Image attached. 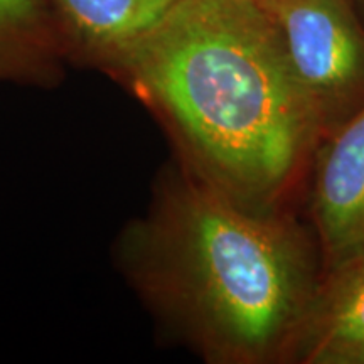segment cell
Listing matches in <instances>:
<instances>
[{"label":"cell","instance_id":"cell-5","mask_svg":"<svg viewBox=\"0 0 364 364\" xmlns=\"http://www.w3.org/2000/svg\"><path fill=\"white\" fill-rule=\"evenodd\" d=\"M287 363L364 364V255L321 279Z\"/></svg>","mask_w":364,"mask_h":364},{"label":"cell","instance_id":"cell-3","mask_svg":"<svg viewBox=\"0 0 364 364\" xmlns=\"http://www.w3.org/2000/svg\"><path fill=\"white\" fill-rule=\"evenodd\" d=\"M282 36L321 142L364 107V27L349 0H258Z\"/></svg>","mask_w":364,"mask_h":364},{"label":"cell","instance_id":"cell-7","mask_svg":"<svg viewBox=\"0 0 364 364\" xmlns=\"http://www.w3.org/2000/svg\"><path fill=\"white\" fill-rule=\"evenodd\" d=\"M66 56L43 0H0V81L51 85Z\"/></svg>","mask_w":364,"mask_h":364},{"label":"cell","instance_id":"cell-2","mask_svg":"<svg viewBox=\"0 0 364 364\" xmlns=\"http://www.w3.org/2000/svg\"><path fill=\"white\" fill-rule=\"evenodd\" d=\"M120 262L157 316L218 364L287 361L321 284L290 218L245 206L181 164L122 235Z\"/></svg>","mask_w":364,"mask_h":364},{"label":"cell","instance_id":"cell-4","mask_svg":"<svg viewBox=\"0 0 364 364\" xmlns=\"http://www.w3.org/2000/svg\"><path fill=\"white\" fill-rule=\"evenodd\" d=\"M312 216L327 270L364 255V107L314 152Z\"/></svg>","mask_w":364,"mask_h":364},{"label":"cell","instance_id":"cell-1","mask_svg":"<svg viewBox=\"0 0 364 364\" xmlns=\"http://www.w3.org/2000/svg\"><path fill=\"white\" fill-rule=\"evenodd\" d=\"M103 71L157 117L186 171L245 206H279L321 144L258 0H176Z\"/></svg>","mask_w":364,"mask_h":364},{"label":"cell","instance_id":"cell-8","mask_svg":"<svg viewBox=\"0 0 364 364\" xmlns=\"http://www.w3.org/2000/svg\"><path fill=\"white\" fill-rule=\"evenodd\" d=\"M361 2H363V4H364V0H361Z\"/></svg>","mask_w":364,"mask_h":364},{"label":"cell","instance_id":"cell-6","mask_svg":"<svg viewBox=\"0 0 364 364\" xmlns=\"http://www.w3.org/2000/svg\"><path fill=\"white\" fill-rule=\"evenodd\" d=\"M66 56L105 70L161 24L176 0H43Z\"/></svg>","mask_w":364,"mask_h":364}]
</instances>
